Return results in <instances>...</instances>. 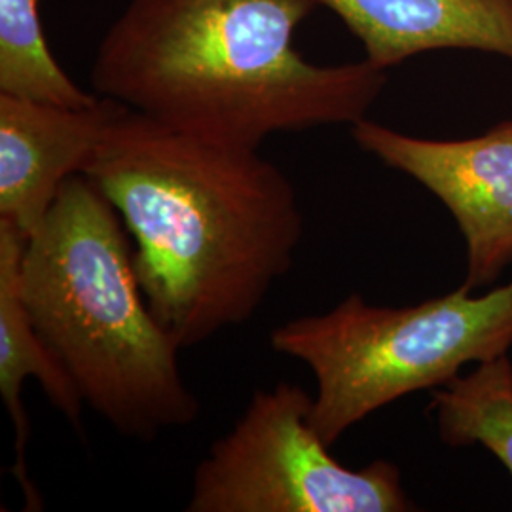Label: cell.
<instances>
[{
  "mask_svg": "<svg viewBox=\"0 0 512 512\" xmlns=\"http://www.w3.org/2000/svg\"><path fill=\"white\" fill-rule=\"evenodd\" d=\"M19 283L42 340L116 433L152 442L198 420L183 348L150 310L128 230L88 177L67 179L27 238Z\"/></svg>",
  "mask_w": 512,
  "mask_h": 512,
  "instance_id": "3957f363",
  "label": "cell"
},
{
  "mask_svg": "<svg viewBox=\"0 0 512 512\" xmlns=\"http://www.w3.org/2000/svg\"><path fill=\"white\" fill-rule=\"evenodd\" d=\"M355 143L387 167L412 177L454 215L467 241L463 287L490 285L512 262V118L484 135L421 139L359 120Z\"/></svg>",
  "mask_w": 512,
  "mask_h": 512,
  "instance_id": "8992f818",
  "label": "cell"
},
{
  "mask_svg": "<svg viewBox=\"0 0 512 512\" xmlns=\"http://www.w3.org/2000/svg\"><path fill=\"white\" fill-rule=\"evenodd\" d=\"M387 71L433 50H476L512 61V0H315Z\"/></svg>",
  "mask_w": 512,
  "mask_h": 512,
  "instance_id": "ba28073f",
  "label": "cell"
},
{
  "mask_svg": "<svg viewBox=\"0 0 512 512\" xmlns=\"http://www.w3.org/2000/svg\"><path fill=\"white\" fill-rule=\"evenodd\" d=\"M82 175L120 215L148 306L181 348L253 319L293 268L304 236L298 194L258 148L124 107Z\"/></svg>",
  "mask_w": 512,
  "mask_h": 512,
  "instance_id": "6da1fadb",
  "label": "cell"
},
{
  "mask_svg": "<svg viewBox=\"0 0 512 512\" xmlns=\"http://www.w3.org/2000/svg\"><path fill=\"white\" fill-rule=\"evenodd\" d=\"M431 410L448 446H486L512 475V365L507 355L478 363L433 391Z\"/></svg>",
  "mask_w": 512,
  "mask_h": 512,
  "instance_id": "30bf717a",
  "label": "cell"
},
{
  "mask_svg": "<svg viewBox=\"0 0 512 512\" xmlns=\"http://www.w3.org/2000/svg\"><path fill=\"white\" fill-rule=\"evenodd\" d=\"M27 238L18 228L0 220V397L16 431V461L10 473L18 478L25 511H40L42 499L27 469L29 416L21 399L27 378H35L48 401L82 431L84 399L54 351L42 340L21 296V260Z\"/></svg>",
  "mask_w": 512,
  "mask_h": 512,
  "instance_id": "9c48e42d",
  "label": "cell"
},
{
  "mask_svg": "<svg viewBox=\"0 0 512 512\" xmlns=\"http://www.w3.org/2000/svg\"><path fill=\"white\" fill-rule=\"evenodd\" d=\"M124 107L109 97L90 107H61L0 93V220L31 238Z\"/></svg>",
  "mask_w": 512,
  "mask_h": 512,
  "instance_id": "52a82bcc",
  "label": "cell"
},
{
  "mask_svg": "<svg viewBox=\"0 0 512 512\" xmlns=\"http://www.w3.org/2000/svg\"><path fill=\"white\" fill-rule=\"evenodd\" d=\"M315 0H131L93 63L97 95L220 145L366 118L385 71L294 46Z\"/></svg>",
  "mask_w": 512,
  "mask_h": 512,
  "instance_id": "7a4b0ae2",
  "label": "cell"
},
{
  "mask_svg": "<svg viewBox=\"0 0 512 512\" xmlns=\"http://www.w3.org/2000/svg\"><path fill=\"white\" fill-rule=\"evenodd\" d=\"M454 293L406 308L366 304L361 294L323 315L272 330L270 344L310 368L317 393L310 421L329 446L353 425L421 389L458 378L512 346V281L492 293Z\"/></svg>",
  "mask_w": 512,
  "mask_h": 512,
  "instance_id": "277c9868",
  "label": "cell"
},
{
  "mask_svg": "<svg viewBox=\"0 0 512 512\" xmlns=\"http://www.w3.org/2000/svg\"><path fill=\"white\" fill-rule=\"evenodd\" d=\"M313 397L279 382L258 389L236 425L196 465L188 512H408L397 465L349 469L311 425Z\"/></svg>",
  "mask_w": 512,
  "mask_h": 512,
  "instance_id": "5b68a950",
  "label": "cell"
},
{
  "mask_svg": "<svg viewBox=\"0 0 512 512\" xmlns=\"http://www.w3.org/2000/svg\"><path fill=\"white\" fill-rule=\"evenodd\" d=\"M0 93L61 107H90L101 97L80 90L57 65L40 0H0Z\"/></svg>",
  "mask_w": 512,
  "mask_h": 512,
  "instance_id": "8fae6325",
  "label": "cell"
}]
</instances>
